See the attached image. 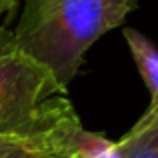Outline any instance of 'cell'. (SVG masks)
<instances>
[{"mask_svg":"<svg viewBox=\"0 0 158 158\" xmlns=\"http://www.w3.org/2000/svg\"><path fill=\"white\" fill-rule=\"evenodd\" d=\"M44 152H54L50 134H0V158H30ZM56 154V152H54Z\"/></svg>","mask_w":158,"mask_h":158,"instance_id":"5","label":"cell"},{"mask_svg":"<svg viewBox=\"0 0 158 158\" xmlns=\"http://www.w3.org/2000/svg\"><path fill=\"white\" fill-rule=\"evenodd\" d=\"M16 48V38L14 32H8L4 28H0V54H6Z\"/></svg>","mask_w":158,"mask_h":158,"instance_id":"6","label":"cell"},{"mask_svg":"<svg viewBox=\"0 0 158 158\" xmlns=\"http://www.w3.org/2000/svg\"><path fill=\"white\" fill-rule=\"evenodd\" d=\"M54 74L18 48L0 54V134H50L72 108Z\"/></svg>","mask_w":158,"mask_h":158,"instance_id":"2","label":"cell"},{"mask_svg":"<svg viewBox=\"0 0 158 158\" xmlns=\"http://www.w3.org/2000/svg\"><path fill=\"white\" fill-rule=\"evenodd\" d=\"M134 6L136 0H24L16 48L46 66L68 92L88 48L120 26Z\"/></svg>","mask_w":158,"mask_h":158,"instance_id":"1","label":"cell"},{"mask_svg":"<svg viewBox=\"0 0 158 158\" xmlns=\"http://www.w3.org/2000/svg\"><path fill=\"white\" fill-rule=\"evenodd\" d=\"M122 34L138 74L150 92V106H158V46L136 28H124Z\"/></svg>","mask_w":158,"mask_h":158,"instance_id":"4","label":"cell"},{"mask_svg":"<svg viewBox=\"0 0 158 158\" xmlns=\"http://www.w3.org/2000/svg\"><path fill=\"white\" fill-rule=\"evenodd\" d=\"M30 158H62V156L54 154V152H44V154H36V156H30Z\"/></svg>","mask_w":158,"mask_h":158,"instance_id":"8","label":"cell"},{"mask_svg":"<svg viewBox=\"0 0 158 158\" xmlns=\"http://www.w3.org/2000/svg\"><path fill=\"white\" fill-rule=\"evenodd\" d=\"M16 6V0H0V18Z\"/></svg>","mask_w":158,"mask_h":158,"instance_id":"7","label":"cell"},{"mask_svg":"<svg viewBox=\"0 0 158 158\" xmlns=\"http://www.w3.org/2000/svg\"><path fill=\"white\" fill-rule=\"evenodd\" d=\"M122 158H158V106L138 118V122L118 140Z\"/></svg>","mask_w":158,"mask_h":158,"instance_id":"3","label":"cell"}]
</instances>
